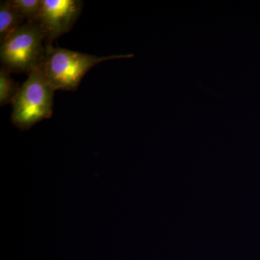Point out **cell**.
I'll use <instances>...</instances> for the list:
<instances>
[{"label": "cell", "instance_id": "7a4b0ae2", "mask_svg": "<svg viewBox=\"0 0 260 260\" xmlns=\"http://www.w3.org/2000/svg\"><path fill=\"white\" fill-rule=\"evenodd\" d=\"M54 91L41 66L32 71L12 104L11 120L14 126L25 131L50 118Z\"/></svg>", "mask_w": 260, "mask_h": 260}, {"label": "cell", "instance_id": "52a82bcc", "mask_svg": "<svg viewBox=\"0 0 260 260\" xmlns=\"http://www.w3.org/2000/svg\"><path fill=\"white\" fill-rule=\"evenodd\" d=\"M26 22H37L42 6V0H10Z\"/></svg>", "mask_w": 260, "mask_h": 260}, {"label": "cell", "instance_id": "3957f363", "mask_svg": "<svg viewBox=\"0 0 260 260\" xmlns=\"http://www.w3.org/2000/svg\"><path fill=\"white\" fill-rule=\"evenodd\" d=\"M45 36L37 22H26L1 42L0 59L10 73H28L41 66Z\"/></svg>", "mask_w": 260, "mask_h": 260}, {"label": "cell", "instance_id": "8992f818", "mask_svg": "<svg viewBox=\"0 0 260 260\" xmlns=\"http://www.w3.org/2000/svg\"><path fill=\"white\" fill-rule=\"evenodd\" d=\"M20 88L18 84L10 76L9 70L2 66L0 69V106L3 107L6 104H13Z\"/></svg>", "mask_w": 260, "mask_h": 260}, {"label": "cell", "instance_id": "5b68a950", "mask_svg": "<svg viewBox=\"0 0 260 260\" xmlns=\"http://www.w3.org/2000/svg\"><path fill=\"white\" fill-rule=\"evenodd\" d=\"M23 17L10 0L0 4V41L1 42L24 24Z\"/></svg>", "mask_w": 260, "mask_h": 260}, {"label": "cell", "instance_id": "277c9868", "mask_svg": "<svg viewBox=\"0 0 260 260\" xmlns=\"http://www.w3.org/2000/svg\"><path fill=\"white\" fill-rule=\"evenodd\" d=\"M83 3L80 0H42L37 23L45 36V45L71 30L79 18Z\"/></svg>", "mask_w": 260, "mask_h": 260}, {"label": "cell", "instance_id": "6da1fadb", "mask_svg": "<svg viewBox=\"0 0 260 260\" xmlns=\"http://www.w3.org/2000/svg\"><path fill=\"white\" fill-rule=\"evenodd\" d=\"M133 56V54L98 56L48 45L41 68L54 90L74 91L85 74L95 65Z\"/></svg>", "mask_w": 260, "mask_h": 260}]
</instances>
